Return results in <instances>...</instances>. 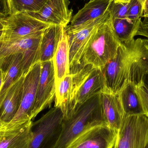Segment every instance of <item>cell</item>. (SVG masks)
<instances>
[{
	"instance_id": "obj_36",
	"label": "cell",
	"mask_w": 148,
	"mask_h": 148,
	"mask_svg": "<svg viewBox=\"0 0 148 148\" xmlns=\"http://www.w3.org/2000/svg\"><path fill=\"white\" fill-rule=\"evenodd\" d=\"M2 82V73L1 69L0 68V89L1 86Z\"/></svg>"
},
{
	"instance_id": "obj_12",
	"label": "cell",
	"mask_w": 148,
	"mask_h": 148,
	"mask_svg": "<svg viewBox=\"0 0 148 148\" xmlns=\"http://www.w3.org/2000/svg\"><path fill=\"white\" fill-rule=\"evenodd\" d=\"M148 74V39L138 38L131 42L128 62L127 83L139 85Z\"/></svg>"
},
{
	"instance_id": "obj_28",
	"label": "cell",
	"mask_w": 148,
	"mask_h": 148,
	"mask_svg": "<svg viewBox=\"0 0 148 148\" xmlns=\"http://www.w3.org/2000/svg\"><path fill=\"white\" fill-rule=\"evenodd\" d=\"M137 91L145 114L148 116V88L143 82L137 86Z\"/></svg>"
},
{
	"instance_id": "obj_22",
	"label": "cell",
	"mask_w": 148,
	"mask_h": 148,
	"mask_svg": "<svg viewBox=\"0 0 148 148\" xmlns=\"http://www.w3.org/2000/svg\"><path fill=\"white\" fill-rule=\"evenodd\" d=\"M118 95L125 116L145 114L136 85L127 82Z\"/></svg>"
},
{
	"instance_id": "obj_18",
	"label": "cell",
	"mask_w": 148,
	"mask_h": 148,
	"mask_svg": "<svg viewBox=\"0 0 148 148\" xmlns=\"http://www.w3.org/2000/svg\"><path fill=\"white\" fill-rule=\"evenodd\" d=\"M24 76H21L8 90L0 108V118L7 124L14 118L20 108L22 97Z\"/></svg>"
},
{
	"instance_id": "obj_20",
	"label": "cell",
	"mask_w": 148,
	"mask_h": 148,
	"mask_svg": "<svg viewBox=\"0 0 148 148\" xmlns=\"http://www.w3.org/2000/svg\"><path fill=\"white\" fill-rule=\"evenodd\" d=\"M64 29L62 26L51 25L44 30L40 46V62L52 60Z\"/></svg>"
},
{
	"instance_id": "obj_4",
	"label": "cell",
	"mask_w": 148,
	"mask_h": 148,
	"mask_svg": "<svg viewBox=\"0 0 148 148\" xmlns=\"http://www.w3.org/2000/svg\"><path fill=\"white\" fill-rule=\"evenodd\" d=\"M63 120L61 110L54 107L33 122V136L28 148H54L61 134Z\"/></svg>"
},
{
	"instance_id": "obj_11",
	"label": "cell",
	"mask_w": 148,
	"mask_h": 148,
	"mask_svg": "<svg viewBox=\"0 0 148 148\" xmlns=\"http://www.w3.org/2000/svg\"><path fill=\"white\" fill-rule=\"evenodd\" d=\"M41 63L40 75L32 111V120L42 110L50 107L55 98L56 84L53 60Z\"/></svg>"
},
{
	"instance_id": "obj_23",
	"label": "cell",
	"mask_w": 148,
	"mask_h": 148,
	"mask_svg": "<svg viewBox=\"0 0 148 148\" xmlns=\"http://www.w3.org/2000/svg\"><path fill=\"white\" fill-rule=\"evenodd\" d=\"M110 21L118 41L121 44H126L134 40L141 20L133 21L127 18L117 19L110 17Z\"/></svg>"
},
{
	"instance_id": "obj_7",
	"label": "cell",
	"mask_w": 148,
	"mask_h": 148,
	"mask_svg": "<svg viewBox=\"0 0 148 148\" xmlns=\"http://www.w3.org/2000/svg\"><path fill=\"white\" fill-rule=\"evenodd\" d=\"M43 32L10 41L0 42V59L22 53L23 76L36 62H40V46Z\"/></svg>"
},
{
	"instance_id": "obj_17",
	"label": "cell",
	"mask_w": 148,
	"mask_h": 148,
	"mask_svg": "<svg viewBox=\"0 0 148 148\" xmlns=\"http://www.w3.org/2000/svg\"><path fill=\"white\" fill-rule=\"evenodd\" d=\"M23 54L18 53L0 59V68L2 73V82L0 89V108L8 90L21 76Z\"/></svg>"
},
{
	"instance_id": "obj_26",
	"label": "cell",
	"mask_w": 148,
	"mask_h": 148,
	"mask_svg": "<svg viewBox=\"0 0 148 148\" xmlns=\"http://www.w3.org/2000/svg\"><path fill=\"white\" fill-rule=\"evenodd\" d=\"M130 2L124 3L112 0L108 9V11L110 17L117 19L127 18V14L130 6Z\"/></svg>"
},
{
	"instance_id": "obj_14",
	"label": "cell",
	"mask_w": 148,
	"mask_h": 148,
	"mask_svg": "<svg viewBox=\"0 0 148 148\" xmlns=\"http://www.w3.org/2000/svg\"><path fill=\"white\" fill-rule=\"evenodd\" d=\"M117 134L107 125H99L83 133L67 148H113Z\"/></svg>"
},
{
	"instance_id": "obj_3",
	"label": "cell",
	"mask_w": 148,
	"mask_h": 148,
	"mask_svg": "<svg viewBox=\"0 0 148 148\" xmlns=\"http://www.w3.org/2000/svg\"><path fill=\"white\" fill-rule=\"evenodd\" d=\"M73 75V87L66 116H72L84 103L104 89L103 76L101 69L88 65Z\"/></svg>"
},
{
	"instance_id": "obj_19",
	"label": "cell",
	"mask_w": 148,
	"mask_h": 148,
	"mask_svg": "<svg viewBox=\"0 0 148 148\" xmlns=\"http://www.w3.org/2000/svg\"><path fill=\"white\" fill-rule=\"evenodd\" d=\"M33 121L21 126L7 129L0 139V148H28L32 140Z\"/></svg>"
},
{
	"instance_id": "obj_25",
	"label": "cell",
	"mask_w": 148,
	"mask_h": 148,
	"mask_svg": "<svg viewBox=\"0 0 148 148\" xmlns=\"http://www.w3.org/2000/svg\"><path fill=\"white\" fill-rule=\"evenodd\" d=\"M47 1V0H9L10 14L22 12H38Z\"/></svg>"
},
{
	"instance_id": "obj_21",
	"label": "cell",
	"mask_w": 148,
	"mask_h": 148,
	"mask_svg": "<svg viewBox=\"0 0 148 148\" xmlns=\"http://www.w3.org/2000/svg\"><path fill=\"white\" fill-rule=\"evenodd\" d=\"M56 86L67 75L70 74L69 67V42L68 36L62 35L53 57Z\"/></svg>"
},
{
	"instance_id": "obj_5",
	"label": "cell",
	"mask_w": 148,
	"mask_h": 148,
	"mask_svg": "<svg viewBox=\"0 0 148 148\" xmlns=\"http://www.w3.org/2000/svg\"><path fill=\"white\" fill-rule=\"evenodd\" d=\"M113 148H148V116H124Z\"/></svg>"
},
{
	"instance_id": "obj_31",
	"label": "cell",
	"mask_w": 148,
	"mask_h": 148,
	"mask_svg": "<svg viewBox=\"0 0 148 148\" xmlns=\"http://www.w3.org/2000/svg\"><path fill=\"white\" fill-rule=\"evenodd\" d=\"M141 4L143 8L142 17H148V0H138Z\"/></svg>"
},
{
	"instance_id": "obj_30",
	"label": "cell",
	"mask_w": 148,
	"mask_h": 148,
	"mask_svg": "<svg viewBox=\"0 0 148 148\" xmlns=\"http://www.w3.org/2000/svg\"><path fill=\"white\" fill-rule=\"evenodd\" d=\"M10 14L9 0H0V15L7 16Z\"/></svg>"
},
{
	"instance_id": "obj_33",
	"label": "cell",
	"mask_w": 148,
	"mask_h": 148,
	"mask_svg": "<svg viewBox=\"0 0 148 148\" xmlns=\"http://www.w3.org/2000/svg\"><path fill=\"white\" fill-rule=\"evenodd\" d=\"M4 16L0 15V30H3V17Z\"/></svg>"
},
{
	"instance_id": "obj_16",
	"label": "cell",
	"mask_w": 148,
	"mask_h": 148,
	"mask_svg": "<svg viewBox=\"0 0 148 148\" xmlns=\"http://www.w3.org/2000/svg\"><path fill=\"white\" fill-rule=\"evenodd\" d=\"M99 95L106 125L117 133L125 116L119 95L103 90Z\"/></svg>"
},
{
	"instance_id": "obj_13",
	"label": "cell",
	"mask_w": 148,
	"mask_h": 148,
	"mask_svg": "<svg viewBox=\"0 0 148 148\" xmlns=\"http://www.w3.org/2000/svg\"><path fill=\"white\" fill-rule=\"evenodd\" d=\"M69 0H47L37 12H27L34 18L50 25L66 28L71 22L73 10L69 8Z\"/></svg>"
},
{
	"instance_id": "obj_2",
	"label": "cell",
	"mask_w": 148,
	"mask_h": 148,
	"mask_svg": "<svg viewBox=\"0 0 148 148\" xmlns=\"http://www.w3.org/2000/svg\"><path fill=\"white\" fill-rule=\"evenodd\" d=\"M120 44L110 18L99 25L90 37L82 56L78 71L88 65L101 69L115 56Z\"/></svg>"
},
{
	"instance_id": "obj_38",
	"label": "cell",
	"mask_w": 148,
	"mask_h": 148,
	"mask_svg": "<svg viewBox=\"0 0 148 148\" xmlns=\"http://www.w3.org/2000/svg\"><path fill=\"white\" fill-rule=\"evenodd\" d=\"M3 31V30H0V38H1V36L2 35Z\"/></svg>"
},
{
	"instance_id": "obj_35",
	"label": "cell",
	"mask_w": 148,
	"mask_h": 148,
	"mask_svg": "<svg viewBox=\"0 0 148 148\" xmlns=\"http://www.w3.org/2000/svg\"><path fill=\"white\" fill-rule=\"evenodd\" d=\"M116 1L119 2L124 3H129L132 0H114Z\"/></svg>"
},
{
	"instance_id": "obj_32",
	"label": "cell",
	"mask_w": 148,
	"mask_h": 148,
	"mask_svg": "<svg viewBox=\"0 0 148 148\" xmlns=\"http://www.w3.org/2000/svg\"><path fill=\"white\" fill-rule=\"evenodd\" d=\"M7 123L3 121L0 118V131L7 129Z\"/></svg>"
},
{
	"instance_id": "obj_29",
	"label": "cell",
	"mask_w": 148,
	"mask_h": 148,
	"mask_svg": "<svg viewBox=\"0 0 148 148\" xmlns=\"http://www.w3.org/2000/svg\"><path fill=\"white\" fill-rule=\"evenodd\" d=\"M140 35L147 37L148 39V17L144 18L141 21L136 36Z\"/></svg>"
},
{
	"instance_id": "obj_24",
	"label": "cell",
	"mask_w": 148,
	"mask_h": 148,
	"mask_svg": "<svg viewBox=\"0 0 148 148\" xmlns=\"http://www.w3.org/2000/svg\"><path fill=\"white\" fill-rule=\"evenodd\" d=\"M73 87V75H67L56 86L54 107L61 110L64 119L67 113L70 95Z\"/></svg>"
},
{
	"instance_id": "obj_34",
	"label": "cell",
	"mask_w": 148,
	"mask_h": 148,
	"mask_svg": "<svg viewBox=\"0 0 148 148\" xmlns=\"http://www.w3.org/2000/svg\"><path fill=\"white\" fill-rule=\"evenodd\" d=\"M143 82L144 83V84L146 85L148 88V74L145 75L143 78Z\"/></svg>"
},
{
	"instance_id": "obj_27",
	"label": "cell",
	"mask_w": 148,
	"mask_h": 148,
	"mask_svg": "<svg viewBox=\"0 0 148 148\" xmlns=\"http://www.w3.org/2000/svg\"><path fill=\"white\" fill-rule=\"evenodd\" d=\"M143 14L141 4L138 0H132L127 14V19L133 21L141 19Z\"/></svg>"
},
{
	"instance_id": "obj_1",
	"label": "cell",
	"mask_w": 148,
	"mask_h": 148,
	"mask_svg": "<svg viewBox=\"0 0 148 148\" xmlns=\"http://www.w3.org/2000/svg\"><path fill=\"white\" fill-rule=\"evenodd\" d=\"M100 93L82 104L73 114L64 119L60 137L54 148H67L81 134L94 127L106 125Z\"/></svg>"
},
{
	"instance_id": "obj_8",
	"label": "cell",
	"mask_w": 148,
	"mask_h": 148,
	"mask_svg": "<svg viewBox=\"0 0 148 148\" xmlns=\"http://www.w3.org/2000/svg\"><path fill=\"white\" fill-rule=\"evenodd\" d=\"M41 63L36 62L24 75L23 88L21 106L15 116L7 124V129L21 126L32 121V114L36 99Z\"/></svg>"
},
{
	"instance_id": "obj_10",
	"label": "cell",
	"mask_w": 148,
	"mask_h": 148,
	"mask_svg": "<svg viewBox=\"0 0 148 148\" xmlns=\"http://www.w3.org/2000/svg\"><path fill=\"white\" fill-rule=\"evenodd\" d=\"M110 18L108 11L104 15L95 20L88 26L81 30L67 34L69 42V67L70 74L76 73L79 69L84 51L90 37L99 25Z\"/></svg>"
},
{
	"instance_id": "obj_6",
	"label": "cell",
	"mask_w": 148,
	"mask_h": 148,
	"mask_svg": "<svg viewBox=\"0 0 148 148\" xmlns=\"http://www.w3.org/2000/svg\"><path fill=\"white\" fill-rule=\"evenodd\" d=\"M131 42L120 44L115 56L101 69L104 78L103 90L118 94L127 83Z\"/></svg>"
},
{
	"instance_id": "obj_15",
	"label": "cell",
	"mask_w": 148,
	"mask_h": 148,
	"mask_svg": "<svg viewBox=\"0 0 148 148\" xmlns=\"http://www.w3.org/2000/svg\"><path fill=\"white\" fill-rule=\"evenodd\" d=\"M112 0H90L72 17L71 24L64 29L66 34H73L88 26L108 11Z\"/></svg>"
},
{
	"instance_id": "obj_37",
	"label": "cell",
	"mask_w": 148,
	"mask_h": 148,
	"mask_svg": "<svg viewBox=\"0 0 148 148\" xmlns=\"http://www.w3.org/2000/svg\"><path fill=\"white\" fill-rule=\"evenodd\" d=\"M7 129L5 130H2V131H0V139L4 135V133H5V131H6Z\"/></svg>"
},
{
	"instance_id": "obj_9",
	"label": "cell",
	"mask_w": 148,
	"mask_h": 148,
	"mask_svg": "<svg viewBox=\"0 0 148 148\" xmlns=\"http://www.w3.org/2000/svg\"><path fill=\"white\" fill-rule=\"evenodd\" d=\"M3 29L0 42L10 41L43 32L51 25L22 12L3 17Z\"/></svg>"
}]
</instances>
